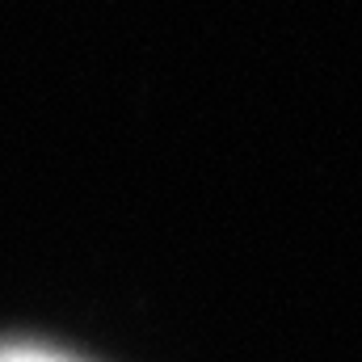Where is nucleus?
<instances>
[{"mask_svg": "<svg viewBox=\"0 0 362 362\" xmlns=\"http://www.w3.org/2000/svg\"><path fill=\"white\" fill-rule=\"evenodd\" d=\"M0 362H81L76 354H64L42 341H0Z\"/></svg>", "mask_w": 362, "mask_h": 362, "instance_id": "obj_1", "label": "nucleus"}]
</instances>
